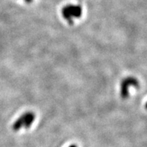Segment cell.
I'll return each mask as SVG.
<instances>
[{
    "label": "cell",
    "mask_w": 147,
    "mask_h": 147,
    "mask_svg": "<svg viewBox=\"0 0 147 147\" xmlns=\"http://www.w3.org/2000/svg\"><path fill=\"white\" fill-rule=\"evenodd\" d=\"M83 10L79 5H67L62 9V15L68 23H73L74 19L81 18Z\"/></svg>",
    "instance_id": "1"
},
{
    "label": "cell",
    "mask_w": 147,
    "mask_h": 147,
    "mask_svg": "<svg viewBox=\"0 0 147 147\" xmlns=\"http://www.w3.org/2000/svg\"><path fill=\"white\" fill-rule=\"evenodd\" d=\"M35 119V113L29 111L24 113L14 122L12 128L14 131H18L22 128L29 129Z\"/></svg>",
    "instance_id": "2"
},
{
    "label": "cell",
    "mask_w": 147,
    "mask_h": 147,
    "mask_svg": "<svg viewBox=\"0 0 147 147\" xmlns=\"http://www.w3.org/2000/svg\"><path fill=\"white\" fill-rule=\"evenodd\" d=\"M131 87H139V81L133 77H128L122 80L120 84V95L122 99H127L129 96Z\"/></svg>",
    "instance_id": "3"
},
{
    "label": "cell",
    "mask_w": 147,
    "mask_h": 147,
    "mask_svg": "<svg viewBox=\"0 0 147 147\" xmlns=\"http://www.w3.org/2000/svg\"><path fill=\"white\" fill-rule=\"evenodd\" d=\"M26 3H32V2L33 0H24Z\"/></svg>",
    "instance_id": "4"
},
{
    "label": "cell",
    "mask_w": 147,
    "mask_h": 147,
    "mask_svg": "<svg viewBox=\"0 0 147 147\" xmlns=\"http://www.w3.org/2000/svg\"><path fill=\"white\" fill-rule=\"evenodd\" d=\"M68 147H78V146L76 145V144H71V145L69 146Z\"/></svg>",
    "instance_id": "5"
},
{
    "label": "cell",
    "mask_w": 147,
    "mask_h": 147,
    "mask_svg": "<svg viewBox=\"0 0 147 147\" xmlns=\"http://www.w3.org/2000/svg\"><path fill=\"white\" fill-rule=\"evenodd\" d=\"M145 107H146V110H147V101H146V105H145Z\"/></svg>",
    "instance_id": "6"
}]
</instances>
